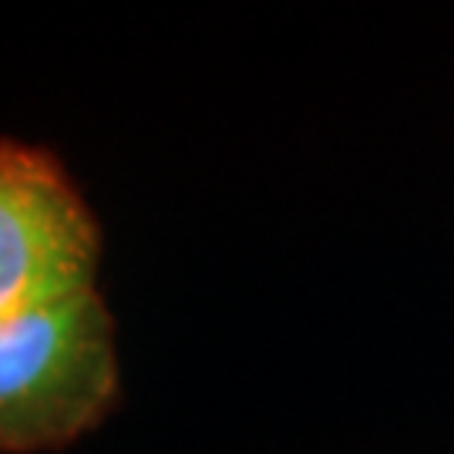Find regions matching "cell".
<instances>
[{"label":"cell","mask_w":454,"mask_h":454,"mask_svg":"<svg viewBox=\"0 0 454 454\" xmlns=\"http://www.w3.org/2000/svg\"><path fill=\"white\" fill-rule=\"evenodd\" d=\"M118 404L121 364L101 293L0 313V451H65Z\"/></svg>","instance_id":"6da1fadb"},{"label":"cell","mask_w":454,"mask_h":454,"mask_svg":"<svg viewBox=\"0 0 454 454\" xmlns=\"http://www.w3.org/2000/svg\"><path fill=\"white\" fill-rule=\"evenodd\" d=\"M101 226L61 159L0 142V313L98 290Z\"/></svg>","instance_id":"7a4b0ae2"}]
</instances>
